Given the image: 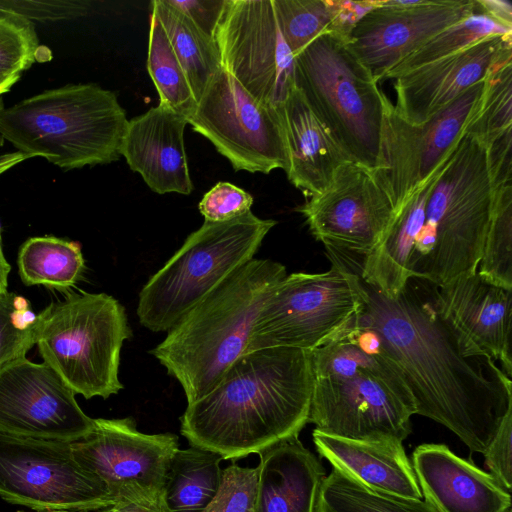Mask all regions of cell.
<instances>
[{
    "mask_svg": "<svg viewBox=\"0 0 512 512\" xmlns=\"http://www.w3.org/2000/svg\"><path fill=\"white\" fill-rule=\"evenodd\" d=\"M358 274L360 316L381 335L413 396L416 414L482 453L512 411V381L437 309L434 285L410 277L389 298Z\"/></svg>",
    "mask_w": 512,
    "mask_h": 512,
    "instance_id": "cell-1",
    "label": "cell"
},
{
    "mask_svg": "<svg viewBox=\"0 0 512 512\" xmlns=\"http://www.w3.org/2000/svg\"><path fill=\"white\" fill-rule=\"evenodd\" d=\"M310 351L265 348L243 354L180 418L190 446L238 460L298 437L308 423Z\"/></svg>",
    "mask_w": 512,
    "mask_h": 512,
    "instance_id": "cell-2",
    "label": "cell"
},
{
    "mask_svg": "<svg viewBox=\"0 0 512 512\" xmlns=\"http://www.w3.org/2000/svg\"><path fill=\"white\" fill-rule=\"evenodd\" d=\"M313 389L308 423L355 441H403L415 404L378 331L357 312L310 351Z\"/></svg>",
    "mask_w": 512,
    "mask_h": 512,
    "instance_id": "cell-3",
    "label": "cell"
},
{
    "mask_svg": "<svg viewBox=\"0 0 512 512\" xmlns=\"http://www.w3.org/2000/svg\"><path fill=\"white\" fill-rule=\"evenodd\" d=\"M286 275L280 262L251 259L189 310L149 351L180 383L187 404L209 393L246 353L258 312Z\"/></svg>",
    "mask_w": 512,
    "mask_h": 512,
    "instance_id": "cell-4",
    "label": "cell"
},
{
    "mask_svg": "<svg viewBox=\"0 0 512 512\" xmlns=\"http://www.w3.org/2000/svg\"><path fill=\"white\" fill-rule=\"evenodd\" d=\"M494 197L488 146L465 133L432 188L410 277L443 286L476 273Z\"/></svg>",
    "mask_w": 512,
    "mask_h": 512,
    "instance_id": "cell-5",
    "label": "cell"
},
{
    "mask_svg": "<svg viewBox=\"0 0 512 512\" xmlns=\"http://www.w3.org/2000/svg\"><path fill=\"white\" fill-rule=\"evenodd\" d=\"M128 121L112 91L69 84L1 108L0 136L69 170L118 160Z\"/></svg>",
    "mask_w": 512,
    "mask_h": 512,
    "instance_id": "cell-6",
    "label": "cell"
},
{
    "mask_svg": "<svg viewBox=\"0 0 512 512\" xmlns=\"http://www.w3.org/2000/svg\"><path fill=\"white\" fill-rule=\"evenodd\" d=\"M132 336L125 308L106 293H68L37 314L35 345L44 363L86 399L124 388L120 351Z\"/></svg>",
    "mask_w": 512,
    "mask_h": 512,
    "instance_id": "cell-7",
    "label": "cell"
},
{
    "mask_svg": "<svg viewBox=\"0 0 512 512\" xmlns=\"http://www.w3.org/2000/svg\"><path fill=\"white\" fill-rule=\"evenodd\" d=\"M277 224L252 211L204 223L142 287L137 316L152 332H167L231 274L254 258Z\"/></svg>",
    "mask_w": 512,
    "mask_h": 512,
    "instance_id": "cell-8",
    "label": "cell"
},
{
    "mask_svg": "<svg viewBox=\"0 0 512 512\" xmlns=\"http://www.w3.org/2000/svg\"><path fill=\"white\" fill-rule=\"evenodd\" d=\"M295 86L351 161L375 169L385 94L346 42L326 33L295 57Z\"/></svg>",
    "mask_w": 512,
    "mask_h": 512,
    "instance_id": "cell-9",
    "label": "cell"
},
{
    "mask_svg": "<svg viewBox=\"0 0 512 512\" xmlns=\"http://www.w3.org/2000/svg\"><path fill=\"white\" fill-rule=\"evenodd\" d=\"M332 266L322 273L287 274L263 303L247 352L265 348L311 351L361 308L358 274L344 252L326 247Z\"/></svg>",
    "mask_w": 512,
    "mask_h": 512,
    "instance_id": "cell-10",
    "label": "cell"
},
{
    "mask_svg": "<svg viewBox=\"0 0 512 512\" xmlns=\"http://www.w3.org/2000/svg\"><path fill=\"white\" fill-rule=\"evenodd\" d=\"M485 81L479 82L421 124L406 121L385 96L378 162L373 175L395 215L453 154L479 111Z\"/></svg>",
    "mask_w": 512,
    "mask_h": 512,
    "instance_id": "cell-11",
    "label": "cell"
},
{
    "mask_svg": "<svg viewBox=\"0 0 512 512\" xmlns=\"http://www.w3.org/2000/svg\"><path fill=\"white\" fill-rule=\"evenodd\" d=\"M0 496L36 511L86 512L113 502L75 459L71 442L0 431Z\"/></svg>",
    "mask_w": 512,
    "mask_h": 512,
    "instance_id": "cell-12",
    "label": "cell"
},
{
    "mask_svg": "<svg viewBox=\"0 0 512 512\" xmlns=\"http://www.w3.org/2000/svg\"><path fill=\"white\" fill-rule=\"evenodd\" d=\"M236 171L269 174L288 168L284 135L276 108L255 99L221 68L187 117Z\"/></svg>",
    "mask_w": 512,
    "mask_h": 512,
    "instance_id": "cell-13",
    "label": "cell"
},
{
    "mask_svg": "<svg viewBox=\"0 0 512 512\" xmlns=\"http://www.w3.org/2000/svg\"><path fill=\"white\" fill-rule=\"evenodd\" d=\"M214 42L222 68L261 103L277 108L295 87L273 0H226Z\"/></svg>",
    "mask_w": 512,
    "mask_h": 512,
    "instance_id": "cell-14",
    "label": "cell"
},
{
    "mask_svg": "<svg viewBox=\"0 0 512 512\" xmlns=\"http://www.w3.org/2000/svg\"><path fill=\"white\" fill-rule=\"evenodd\" d=\"M311 234L325 247L364 257L382 241L394 207L372 170L343 164L330 185L297 207Z\"/></svg>",
    "mask_w": 512,
    "mask_h": 512,
    "instance_id": "cell-15",
    "label": "cell"
},
{
    "mask_svg": "<svg viewBox=\"0 0 512 512\" xmlns=\"http://www.w3.org/2000/svg\"><path fill=\"white\" fill-rule=\"evenodd\" d=\"M46 363L25 356L0 367V431L74 442L89 434L94 419Z\"/></svg>",
    "mask_w": 512,
    "mask_h": 512,
    "instance_id": "cell-16",
    "label": "cell"
},
{
    "mask_svg": "<svg viewBox=\"0 0 512 512\" xmlns=\"http://www.w3.org/2000/svg\"><path fill=\"white\" fill-rule=\"evenodd\" d=\"M71 446L77 462L99 478L112 497L130 485L162 496L179 448L175 434L140 432L131 417L94 419L92 431Z\"/></svg>",
    "mask_w": 512,
    "mask_h": 512,
    "instance_id": "cell-17",
    "label": "cell"
},
{
    "mask_svg": "<svg viewBox=\"0 0 512 512\" xmlns=\"http://www.w3.org/2000/svg\"><path fill=\"white\" fill-rule=\"evenodd\" d=\"M477 11L475 0H422L411 8L383 0L358 22L346 45L379 82L436 34Z\"/></svg>",
    "mask_w": 512,
    "mask_h": 512,
    "instance_id": "cell-18",
    "label": "cell"
},
{
    "mask_svg": "<svg viewBox=\"0 0 512 512\" xmlns=\"http://www.w3.org/2000/svg\"><path fill=\"white\" fill-rule=\"evenodd\" d=\"M509 61L512 35L484 38L394 78V108L406 121L421 124Z\"/></svg>",
    "mask_w": 512,
    "mask_h": 512,
    "instance_id": "cell-19",
    "label": "cell"
},
{
    "mask_svg": "<svg viewBox=\"0 0 512 512\" xmlns=\"http://www.w3.org/2000/svg\"><path fill=\"white\" fill-rule=\"evenodd\" d=\"M439 312L512 377V290L494 285L477 272L435 286Z\"/></svg>",
    "mask_w": 512,
    "mask_h": 512,
    "instance_id": "cell-20",
    "label": "cell"
},
{
    "mask_svg": "<svg viewBox=\"0 0 512 512\" xmlns=\"http://www.w3.org/2000/svg\"><path fill=\"white\" fill-rule=\"evenodd\" d=\"M412 467L424 500L436 512H507L511 493L490 473L457 456L444 444H422Z\"/></svg>",
    "mask_w": 512,
    "mask_h": 512,
    "instance_id": "cell-21",
    "label": "cell"
},
{
    "mask_svg": "<svg viewBox=\"0 0 512 512\" xmlns=\"http://www.w3.org/2000/svg\"><path fill=\"white\" fill-rule=\"evenodd\" d=\"M187 124L184 115L161 104L128 121L120 154L158 194L193 191L184 147Z\"/></svg>",
    "mask_w": 512,
    "mask_h": 512,
    "instance_id": "cell-22",
    "label": "cell"
},
{
    "mask_svg": "<svg viewBox=\"0 0 512 512\" xmlns=\"http://www.w3.org/2000/svg\"><path fill=\"white\" fill-rule=\"evenodd\" d=\"M276 110L284 135L289 181L307 198L320 194L337 170L351 161L350 157L296 86Z\"/></svg>",
    "mask_w": 512,
    "mask_h": 512,
    "instance_id": "cell-23",
    "label": "cell"
},
{
    "mask_svg": "<svg viewBox=\"0 0 512 512\" xmlns=\"http://www.w3.org/2000/svg\"><path fill=\"white\" fill-rule=\"evenodd\" d=\"M258 455L255 512H319L325 469L298 437Z\"/></svg>",
    "mask_w": 512,
    "mask_h": 512,
    "instance_id": "cell-24",
    "label": "cell"
},
{
    "mask_svg": "<svg viewBox=\"0 0 512 512\" xmlns=\"http://www.w3.org/2000/svg\"><path fill=\"white\" fill-rule=\"evenodd\" d=\"M312 437L321 457L363 485L406 498H423L402 443L348 440L315 429Z\"/></svg>",
    "mask_w": 512,
    "mask_h": 512,
    "instance_id": "cell-25",
    "label": "cell"
},
{
    "mask_svg": "<svg viewBox=\"0 0 512 512\" xmlns=\"http://www.w3.org/2000/svg\"><path fill=\"white\" fill-rule=\"evenodd\" d=\"M449 159L395 215L379 245L364 257L355 255L360 277L389 298H395L410 278L409 261L425 223L427 202Z\"/></svg>",
    "mask_w": 512,
    "mask_h": 512,
    "instance_id": "cell-26",
    "label": "cell"
},
{
    "mask_svg": "<svg viewBox=\"0 0 512 512\" xmlns=\"http://www.w3.org/2000/svg\"><path fill=\"white\" fill-rule=\"evenodd\" d=\"M222 457L190 446L175 452L163 490L168 512H201L212 500L221 482Z\"/></svg>",
    "mask_w": 512,
    "mask_h": 512,
    "instance_id": "cell-27",
    "label": "cell"
},
{
    "mask_svg": "<svg viewBox=\"0 0 512 512\" xmlns=\"http://www.w3.org/2000/svg\"><path fill=\"white\" fill-rule=\"evenodd\" d=\"M151 10L159 18L197 102L222 68L215 42L164 0H153Z\"/></svg>",
    "mask_w": 512,
    "mask_h": 512,
    "instance_id": "cell-28",
    "label": "cell"
},
{
    "mask_svg": "<svg viewBox=\"0 0 512 512\" xmlns=\"http://www.w3.org/2000/svg\"><path fill=\"white\" fill-rule=\"evenodd\" d=\"M17 264L25 285L59 289L74 286L85 270L80 245L54 236L26 240L19 249Z\"/></svg>",
    "mask_w": 512,
    "mask_h": 512,
    "instance_id": "cell-29",
    "label": "cell"
},
{
    "mask_svg": "<svg viewBox=\"0 0 512 512\" xmlns=\"http://www.w3.org/2000/svg\"><path fill=\"white\" fill-rule=\"evenodd\" d=\"M319 512H436L425 500L369 488L333 468L322 483Z\"/></svg>",
    "mask_w": 512,
    "mask_h": 512,
    "instance_id": "cell-30",
    "label": "cell"
},
{
    "mask_svg": "<svg viewBox=\"0 0 512 512\" xmlns=\"http://www.w3.org/2000/svg\"><path fill=\"white\" fill-rule=\"evenodd\" d=\"M147 70L160 103L186 118L196 107V99L185 71L155 13L151 12Z\"/></svg>",
    "mask_w": 512,
    "mask_h": 512,
    "instance_id": "cell-31",
    "label": "cell"
},
{
    "mask_svg": "<svg viewBox=\"0 0 512 512\" xmlns=\"http://www.w3.org/2000/svg\"><path fill=\"white\" fill-rule=\"evenodd\" d=\"M505 35H512V29L492 20L478 9L428 40L390 70L385 79H394L415 68L458 53L484 38Z\"/></svg>",
    "mask_w": 512,
    "mask_h": 512,
    "instance_id": "cell-32",
    "label": "cell"
},
{
    "mask_svg": "<svg viewBox=\"0 0 512 512\" xmlns=\"http://www.w3.org/2000/svg\"><path fill=\"white\" fill-rule=\"evenodd\" d=\"M477 273L494 285L512 290V183L495 188Z\"/></svg>",
    "mask_w": 512,
    "mask_h": 512,
    "instance_id": "cell-33",
    "label": "cell"
},
{
    "mask_svg": "<svg viewBox=\"0 0 512 512\" xmlns=\"http://www.w3.org/2000/svg\"><path fill=\"white\" fill-rule=\"evenodd\" d=\"M509 129H512V61L486 78L479 111L466 133L489 146Z\"/></svg>",
    "mask_w": 512,
    "mask_h": 512,
    "instance_id": "cell-34",
    "label": "cell"
},
{
    "mask_svg": "<svg viewBox=\"0 0 512 512\" xmlns=\"http://www.w3.org/2000/svg\"><path fill=\"white\" fill-rule=\"evenodd\" d=\"M281 34L295 57L317 37L329 33L325 0H273Z\"/></svg>",
    "mask_w": 512,
    "mask_h": 512,
    "instance_id": "cell-35",
    "label": "cell"
},
{
    "mask_svg": "<svg viewBox=\"0 0 512 512\" xmlns=\"http://www.w3.org/2000/svg\"><path fill=\"white\" fill-rule=\"evenodd\" d=\"M37 314L13 292L0 294V367L23 357L35 345Z\"/></svg>",
    "mask_w": 512,
    "mask_h": 512,
    "instance_id": "cell-36",
    "label": "cell"
},
{
    "mask_svg": "<svg viewBox=\"0 0 512 512\" xmlns=\"http://www.w3.org/2000/svg\"><path fill=\"white\" fill-rule=\"evenodd\" d=\"M38 49L32 21L0 9V75L20 77L37 60Z\"/></svg>",
    "mask_w": 512,
    "mask_h": 512,
    "instance_id": "cell-37",
    "label": "cell"
},
{
    "mask_svg": "<svg viewBox=\"0 0 512 512\" xmlns=\"http://www.w3.org/2000/svg\"><path fill=\"white\" fill-rule=\"evenodd\" d=\"M257 467L232 464L222 470L220 485L201 512H255Z\"/></svg>",
    "mask_w": 512,
    "mask_h": 512,
    "instance_id": "cell-38",
    "label": "cell"
},
{
    "mask_svg": "<svg viewBox=\"0 0 512 512\" xmlns=\"http://www.w3.org/2000/svg\"><path fill=\"white\" fill-rule=\"evenodd\" d=\"M253 197L230 182H218L201 199L204 221L226 222L251 211Z\"/></svg>",
    "mask_w": 512,
    "mask_h": 512,
    "instance_id": "cell-39",
    "label": "cell"
},
{
    "mask_svg": "<svg viewBox=\"0 0 512 512\" xmlns=\"http://www.w3.org/2000/svg\"><path fill=\"white\" fill-rule=\"evenodd\" d=\"M86 1H0V9L17 13L29 20H61L81 16L88 11Z\"/></svg>",
    "mask_w": 512,
    "mask_h": 512,
    "instance_id": "cell-40",
    "label": "cell"
},
{
    "mask_svg": "<svg viewBox=\"0 0 512 512\" xmlns=\"http://www.w3.org/2000/svg\"><path fill=\"white\" fill-rule=\"evenodd\" d=\"M490 474L511 493L512 488V411L502 421L496 435L484 452Z\"/></svg>",
    "mask_w": 512,
    "mask_h": 512,
    "instance_id": "cell-41",
    "label": "cell"
},
{
    "mask_svg": "<svg viewBox=\"0 0 512 512\" xmlns=\"http://www.w3.org/2000/svg\"><path fill=\"white\" fill-rule=\"evenodd\" d=\"M330 13L329 33L347 43L358 22L383 0H325Z\"/></svg>",
    "mask_w": 512,
    "mask_h": 512,
    "instance_id": "cell-42",
    "label": "cell"
},
{
    "mask_svg": "<svg viewBox=\"0 0 512 512\" xmlns=\"http://www.w3.org/2000/svg\"><path fill=\"white\" fill-rule=\"evenodd\" d=\"M186 16L206 37L214 41V33L226 0H164Z\"/></svg>",
    "mask_w": 512,
    "mask_h": 512,
    "instance_id": "cell-43",
    "label": "cell"
},
{
    "mask_svg": "<svg viewBox=\"0 0 512 512\" xmlns=\"http://www.w3.org/2000/svg\"><path fill=\"white\" fill-rule=\"evenodd\" d=\"M109 505L86 512H168L163 497L138 485L120 490Z\"/></svg>",
    "mask_w": 512,
    "mask_h": 512,
    "instance_id": "cell-44",
    "label": "cell"
},
{
    "mask_svg": "<svg viewBox=\"0 0 512 512\" xmlns=\"http://www.w3.org/2000/svg\"><path fill=\"white\" fill-rule=\"evenodd\" d=\"M479 11L498 22L499 24L512 29V3L506 0H475Z\"/></svg>",
    "mask_w": 512,
    "mask_h": 512,
    "instance_id": "cell-45",
    "label": "cell"
},
{
    "mask_svg": "<svg viewBox=\"0 0 512 512\" xmlns=\"http://www.w3.org/2000/svg\"><path fill=\"white\" fill-rule=\"evenodd\" d=\"M11 271V265L6 260L2 243H1V227H0V294L8 292V277Z\"/></svg>",
    "mask_w": 512,
    "mask_h": 512,
    "instance_id": "cell-46",
    "label": "cell"
},
{
    "mask_svg": "<svg viewBox=\"0 0 512 512\" xmlns=\"http://www.w3.org/2000/svg\"><path fill=\"white\" fill-rule=\"evenodd\" d=\"M19 77H9L0 75V98L2 94L8 92L10 88L18 81Z\"/></svg>",
    "mask_w": 512,
    "mask_h": 512,
    "instance_id": "cell-47",
    "label": "cell"
},
{
    "mask_svg": "<svg viewBox=\"0 0 512 512\" xmlns=\"http://www.w3.org/2000/svg\"><path fill=\"white\" fill-rule=\"evenodd\" d=\"M3 101H2V98H0V109L3 108ZM2 142H3V139L1 138L0 136V146L2 145Z\"/></svg>",
    "mask_w": 512,
    "mask_h": 512,
    "instance_id": "cell-48",
    "label": "cell"
},
{
    "mask_svg": "<svg viewBox=\"0 0 512 512\" xmlns=\"http://www.w3.org/2000/svg\"><path fill=\"white\" fill-rule=\"evenodd\" d=\"M47 512H66V511H47Z\"/></svg>",
    "mask_w": 512,
    "mask_h": 512,
    "instance_id": "cell-49",
    "label": "cell"
},
{
    "mask_svg": "<svg viewBox=\"0 0 512 512\" xmlns=\"http://www.w3.org/2000/svg\"><path fill=\"white\" fill-rule=\"evenodd\" d=\"M507 512H512V509H510V510H509V511H507Z\"/></svg>",
    "mask_w": 512,
    "mask_h": 512,
    "instance_id": "cell-50",
    "label": "cell"
}]
</instances>
